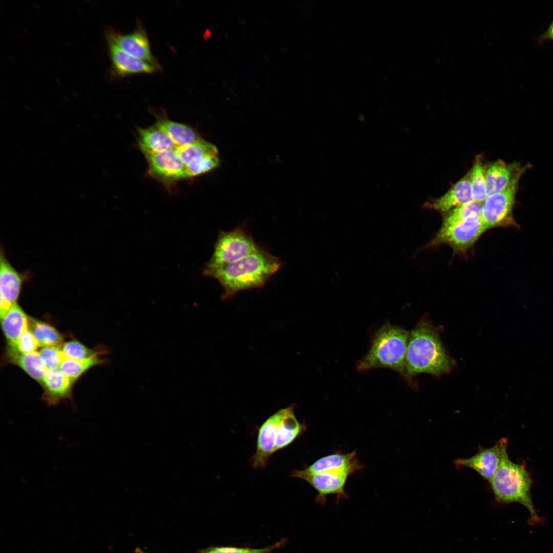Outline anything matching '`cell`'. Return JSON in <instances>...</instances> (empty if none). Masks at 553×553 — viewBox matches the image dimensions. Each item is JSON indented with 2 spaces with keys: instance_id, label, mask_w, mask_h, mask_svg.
Returning a JSON list of instances; mask_svg holds the SVG:
<instances>
[{
  "instance_id": "cell-1",
  "label": "cell",
  "mask_w": 553,
  "mask_h": 553,
  "mask_svg": "<svg viewBox=\"0 0 553 553\" xmlns=\"http://www.w3.org/2000/svg\"><path fill=\"white\" fill-rule=\"evenodd\" d=\"M454 361L440 338L437 329L430 320H420L409 332L406 357V378L420 373L436 376L449 373Z\"/></svg>"
},
{
  "instance_id": "cell-2",
  "label": "cell",
  "mask_w": 553,
  "mask_h": 553,
  "mask_svg": "<svg viewBox=\"0 0 553 553\" xmlns=\"http://www.w3.org/2000/svg\"><path fill=\"white\" fill-rule=\"evenodd\" d=\"M282 266L279 258L259 247L236 261L203 272L219 281L223 289L222 299L227 300L241 290L262 287Z\"/></svg>"
},
{
  "instance_id": "cell-3",
  "label": "cell",
  "mask_w": 553,
  "mask_h": 553,
  "mask_svg": "<svg viewBox=\"0 0 553 553\" xmlns=\"http://www.w3.org/2000/svg\"><path fill=\"white\" fill-rule=\"evenodd\" d=\"M409 332L397 326L386 323L374 334L370 348L357 363L359 372L386 368L399 373L406 378V357Z\"/></svg>"
},
{
  "instance_id": "cell-4",
  "label": "cell",
  "mask_w": 553,
  "mask_h": 553,
  "mask_svg": "<svg viewBox=\"0 0 553 553\" xmlns=\"http://www.w3.org/2000/svg\"><path fill=\"white\" fill-rule=\"evenodd\" d=\"M490 483L498 501L520 503L529 511L533 521H539L530 496V476L524 465L510 460L507 451Z\"/></svg>"
},
{
  "instance_id": "cell-5",
  "label": "cell",
  "mask_w": 553,
  "mask_h": 553,
  "mask_svg": "<svg viewBox=\"0 0 553 553\" xmlns=\"http://www.w3.org/2000/svg\"><path fill=\"white\" fill-rule=\"evenodd\" d=\"M259 248L250 234L241 226L228 231H221L215 243L212 255L203 270L222 267Z\"/></svg>"
},
{
  "instance_id": "cell-6",
  "label": "cell",
  "mask_w": 553,
  "mask_h": 553,
  "mask_svg": "<svg viewBox=\"0 0 553 553\" xmlns=\"http://www.w3.org/2000/svg\"><path fill=\"white\" fill-rule=\"evenodd\" d=\"M486 230L481 217L472 216L454 225L441 226L426 247L445 244L456 252L464 253Z\"/></svg>"
},
{
  "instance_id": "cell-7",
  "label": "cell",
  "mask_w": 553,
  "mask_h": 553,
  "mask_svg": "<svg viewBox=\"0 0 553 553\" xmlns=\"http://www.w3.org/2000/svg\"><path fill=\"white\" fill-rule=\"evenodd\" d=\"M520 177L502 191L488 196L482 202L481 219L487 229L497 227H517L513 210Z\"/></svg>"
},
{
  "instance_id": "cell-8",
  "label": "cell",
  "mask_w": 553,
  "mask_h": 553,
  "mask_svg": "<svg viewBox=\"0 0 553 553\" xmlns=\"http://www.w3.org/2000/svg\"><path fill=\"white\" fill-rule=\"evenodd\" d=\"M176 149L185 165L187 178L208 173L220 164L217 147L203 139Z\"/></svg>"
},
{
  "instance_id": "cell-9",
  "label": "cell",
  "mask_w": 553,
  "mask_h": 553,
  "mask_svg": "<svg viewBox=\"0 0 553 553\" xmlns=\"http://www.w3.org/2000/svg\"><path fill=\"white\" fill-rule=\"evenodd\" d=\"M105 37L128 54L149 62L161 70V66L152 52L146 32L140 23L133 31L127 33L110 28L107 30Z\"/></svg>"
},
{
  "instance_id": "cell-10",
  "label": "cell",
  "mask_w": 553,
  "mask_h": 553,
  "mask_svg": "<svg viewBox=\"0 0 553 553\" xmlns=\"http://www.w3.org/2000/svg\"><path fill=\"white\" fill-rule=\"evenodd\" d=\"M143 155L147 162L148 174L164 184H171L187 178L185 165L176 148Z\"/></svg>"
},
{
  "instance_id": "cell-11",
  "label": "cell",
  "mask_w": 553,
  "mask_h": 553,
  "mask_svg": "<svg viewBox=\"0 0 553 553\" xmlns=\"http://www.w3.org/2000/svg\"><path fill=\"white\" fill-rule=\"evenodd\" d=\"M352 474L347 471L325 472L316 474H305L301 470H294L291 476L307 482L317 493L316 501L324 504L326 497L336 495L339 499L347 497L345 486L348 477Z\"/></svg>"
},
{
  "instance_id": "cell-12",
  "label": "cell",
  "mask_w": 553,
  "mask_h": 553,
  "mask_svg": "<svg viewBox=\"0 0 553 553\" xmlns=\"http://www.w3.org/2000/svg\"><path fill=\"white\" fill-rule=\"evenodd\" d=\"M508 439H500L493 446L480 447L478 452L467 458L456 459V467L465 466L473 469L489 482L493 477L501 462L502 455L507 451Z\"/></svg>"
},
{
  "instance_id": "cell-13",
  "label": "cell",
  "mask_w": 553,
  "mask_h": 553,
  "mask_svg": "<svg viewBox=\"0 0 553 553\" xmlns=\"http://www.w3.org/2000/svg\"><path fill=\"white\" fill-rule=\"evenodd\" d=\"M285 411L286 408L279 410L269 417L259 428L256 451L250 459L254 469L265 468L274 453L277 429Z\"/></svg>"
},
{
  "instance_id": "cell-14",
  "label": "cell",
  "mask_w": 553,
  "mask_h": 553,
  "mask_svg": "<svg viewBox=\"0 0 553 553\" xmlns=\"http://www.w3.org/2000/svg\"><path fill=\"white\" fill-rule=\"evenodd\" d=\"M528 166L514 162L506 163L498 159L485 166L487 196L505 189L515 179L521 177Z\"/></svg>"
},
{
  "instance_id": "cell-15",
  "label": "cell",
  "mask_w": 553,
  "mask_h": 553,
  "mask_svg": "<svg viewBox=\"0 0 553 553\" xmlns=\"http://www.w3.org/2000/svg\"><path fill=\"white\" fill-rule=\"evenodd\" d=\"M108 52L114 76L122 77L136 74H152L159 69L151 63L125 53L112 41L107 40Z\"/></svg>"
},
{
  "instance_id": "cell-16",
  "label": "cell",
  "mask_w": 553,
  "mask_h": 553,
  "mask_svg": "<svg viewBox=\"0 0 553 553\" xmlns=\"http://www.w3.org/2000/svg\"><path fill=\"white\" fill-rule=\"evenodd\" d=\"M40 384L43 389L41 400L49 406L72 398L74 382L59 369H47Z\"/></svg>"
},
{
  "instance_id": "cell-17",
  "label": "cell",
  "mask_w": 553,
  "mask_h": 553,
  "mask_svg": "<svg viewBox=\"0 0 553 553\" xmlns=\"http://www.w3.org/2000/svg\"><path fill=\"white\" fill-rule=\"evenodd\" d=\"M22 279L1 254L0 263V316L17 304L22 285Z\"/></svg>"
},
{
  "instance_id": "cell-18",
  "label": "cell",
  "mask_w": 553,
  "mask_h": 553,
  "mask_svg": "<svg viewBox=\"0 0 553 553\" xmlns=\"http://www.w3.org/2000/svg\"><path fill=\"white\" fill-rule=\"evenodd\" d=\"M473 201L469 173L439 198L426 203L427 208L446 213L460 205Z\"/></svg>"
},
{
  "instance_id": "cell-19",
  "label": "cell",
  "mask_w": 553,
  "mask_h": 553,
  "mask_svg": "<svg viewBox=\"0 0 553 553\" xmlns=\"http://www.w3.org/2000/svg\"><path fill=\"white\" fill-rule=\"evenodd\" d=\"M363 467L356 459V452L354 451L349 453H335L325 456L301 471L309 474L333 471H347L353 474Z\"/></svg>"
},
{
  "instance_id": "cell-20",
  "label": "cell",
  "mask_w": 553,
  "mask_h": 553,
  "mask_svg": "<svg viewBox=\"0 0 553 553\" xmlns=\"http://www.w3.org/2000/svg\"><path fill=\"white\" fill-rule=\"evenodd\" d=\"M150 111L156 119L154 124L165 132L176 146L187 145L200 139L191 126L171 120L164 109L151 108Z\"/></svg>"
},
{
  "instance_id": "cell-21",
  "label": "cell",
  "mask_w": 553,
  "mask_h": 553,
  "mask_svg": "<svg viewBox=\"0 0 553 553\" xmlns=\"http://www.w3.org/2000/svg\"><path fill=\"white\" fill-rule=\"evenodd\" d=\"M4 357L6 363L18 366L39 384L47 369L38 351L25 354L19 352L14 347L7 346Z\"/></svg>"
},
{
  "instance_id": "cell-22",
  "label": "cell",
  "mask_w": 553,
  "mask_h": 553,
  "mask_svg": "<svg viewBox=\"0 0 553 553\" xmlns=\"http://www.w3.org/2000/svg\"><path fill=\"white\" fill-rule=\"evenodd\" d=\"M29 316L17 304L1 316V328L7 346L15 347L23 332L28 327Z\"/></svg>"
},
{
  "instance_id": "cell-23",
  "label": "cell",
  "mask_w": 553,
  "mask_h": 553,
  "mask_svg": "<svg viewBox=\"0 0 553 553\" xmlns=\"http://www.w3.org/2000/svg\"><path fill=\"white\" fill-rule=\"evenodd\" d=\"M294 405H291L286 408L277 429L274 453L288 446L307 429L305 423L297 419L294 412Z\"/></svg>"
},
{
  "instance_id": "cell-24",
  "label": "cell",
  "mask_w": 553,
  "mask_h": 553,
  "mask_svg": "<svg viewBox=\"0 0 553 553\" xmlns=\"http://www.w3.org/2000/svg\"><path fill=\"white\" fill-rule=\"evenodd\" d=\"M138 144L143 153H155L176 148L171 138L155 124L146 127H138Z\"/></svg>"
},
{
  "instance_id": "cell-25",
  "label": "cell",
  "mask_w": 553,
  "mask_h": 553,
  "mask_svg": "<svg viewBox=\"0 0 553 553\" xmlns=\"http://www.w3.org/2000/svg\"><path fill=\"white\" fill-rule=\"evenodd\" d=\"M28 329L39 346L60 347L65 341L63 335L48 322L29 316Z\"/></svg>"
},
{
  "instance_id": "cell-26",
  "label": "cell",
  "mask_w": 553,
  "mask_h": 553,
  "mask_svg": "<svg viewBox=\"0 0 553 553\" xmlns=\"http://www.w3.org/2000/svg\"><path fill=\"white\" fill-rule=\"evenodd\" d=\"M104 355H97L89 358L76 360L65 358L59 367L60 371L74 382L91 368L106 364L108 360L102 358Z\"/></svg>"
},
{
  "instance_id": "cell-27",
  "label": "cell",
  "mask_w": 553,
  "mask_h": 553,
  "mask_svg": "<svg viewBox=\"0 0 553 553\" xmlns=\"http://www.w3.org/2000/svg\"><path fill=\"white\" fill-rule=\"evenodd\" d=\"M60 349L65 358L76 360L85 359L97 355H105L109 353L106 347L101 345L91 349L75 339L64 341Z\"/></svg>"
},
{
  "instance_id": "cell-28",
  "label": "cell",
  "mask_w": 553,
  "mask_h": 553,
  "mask_svg": "<svg viewBox=\"0 0 553 553\" xmlns=\"http://www.w3.org/2000/svg\"><path fill=\"white\" fill-rule=\"evenodd\" d=\"M482 202L472 201L457 206L445 213L441 226H448L472 216L481 217Z\"/></svg>"
},
{
  "instance_id": "cell-29",
  "label": "cell",
  "mask_w": 553,
  "mask_h": 553,
  "mask_svg": "<svg viewBox=\"0 0 553 553\" xmlns=\"http://www.w3.org/2000/svg\"><path fill=\"white\" fill-rule=\"evenodd\" d=\"M469 174L473 201L483 202L487 197V194L485 184V166L480 157L476 158Z\"/></svg>"
},
{
  "instance_id": "cell-30",
  "label": "cell",
  "mask_w": 553,
  "mask_h": 553,
  "mask_svg": "<svg viewBox=\"0 0 553 553\" xmlns=\"http://www.w3.org/2000/svg\"><path fill=\"white\" fill-rule=\"evenodd\" d=\"M287 542V540H282L263 548H250L227 546H211L200 549L197 553H273L274 551L282 547Z\"/></svg>"
},
{
  "instance_id": "cell-31",
  "label": "cell",
  "mask_w": 553,
  "mask_h": 553,
  "mask_svg": "<svg viewBox=\"0 0 553 553\" xmlns=\"http://www.w3.org/2000/svg\"><path fill=\"white\" fill-rule=\"evenodd\" d=\"M38 353L47 368L50 369H59L65 358L60 347H42Z\"/></svg>"
},
{
  "instance_id": "cell-32",
  "label": "cell",
  "mask_w": 553,
  "mask_h": 553,
  "mask_svg": "<svg viewBox=\"0 0 553 553\" xmlns=\"http://www.w3.org/2000/svg\"><path fill=\"white\" fill-rule=\"evenodd\" d=\"M39 346L28 327L21 334L14 348L20 353L27 354L37 352Z\"/></svg>"
},
{
  "instance_id": "cell-33",
  "label": "cell",
  "mask_w": 553,
  "mask_h": 553,
  "mask_svg": "<svg viewBox=\"0 0 553 553\" xmlns=\"http://www.w3.org/2000/svg\"><path fill=\"white\" fill-rule=\"evenodd\" d=\"M553 40V21L547 30L540 37V40Z\"/></svg>"
},
{
  "instance_id": "cell-34",
  "label": "cell",
  "mask_w": 553,
  "mask_h": 553,
  "mask_svg": "<svg viewBox=\"0 0 553 553\" xmlns=\"http://www.w3.org/2000/svg\"><path fill=\"white\" fill-rule=\"evenodd\" d=\"M135 553H147V552H145V551L143 550L141 548H140L139 547L136 548V549L135 550Z\"/></svg>"
}]
</instances>
